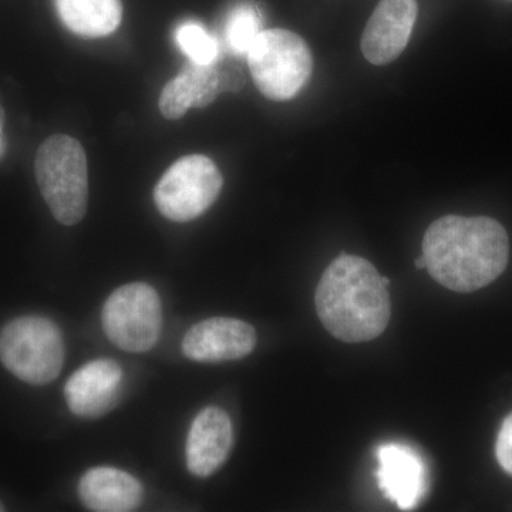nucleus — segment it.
Wrapping results in <instances>:
<instances>
[{"label":"nucleus","mask_w":512,"mask_h":512,"mask_svg":"<svg viewBox=\"0 0 512 512\" xmlns=\"http://www.w3.org/2000/svg\"><path fill=\"white\" fill-rule=\"evenodd\" d=\"M426 268L444 288L474 292L493 284L508 265L510 239L500 222L487 217L447 215L423 238Z\"/></svg>","instance_id":"1"},{"label":"nucleus","mask_w":512,"mask_h":512,"mask_svg":"<svg viewBox=\"0 0 512 512\" xmlns=\"http://www.w3.org/2000/svg\"><path fill=\"white\" fill-rule=\"evenodd\" d=\"M390 281L372 262L342 254L323 272L316 289V311L330 335L346 343L379 338L389 325Z\"/></svg>","instance_id":"2"},{"label":"nucleus","mask_w":512,"mask_h":512,"mask_svg":"<svg viewBox=\"0 0 512 512\" xmlns=\"http://www.w3.org/2000/svg\"><path fill=\"white\" fill-rule=\"evenodd\" d=\"M37 185L53 217L72 227L89 205L86 151L76 138L57 134L43 141L35 158Z\"/></svg>","instance_id":"3"},{"label":"nucleus","mask_w":512,"mask_h":512,"mask_svg":"<svg viewBox=\"0 0 512 512\" xmlns=\"http://www.w3.org/2000/svg\"><path fill=\"white\" fill-rule=\"evenodd\" d=\"M64 355L62 332L42 316H20L0 330V362L22 382H53L62 372Z\"/></svg>","instance_id":"4"},{"label":"nucleus","mask_w":512,"mask_h":512,"mask_svg":"<svg viewBox=\"0 0 512 512\" xmlns=\"http://www.w3.org/2000/svg\"><path fill=\"white\" fill-rule=\"evenodd\" d=\"M247 59L256 87L269 100H291L311 79V49L291 30H262Z\"/></svg>","instance_id":"5"},{"label":"nucleus","mask_w":512,"mask_h":512,"mask_svg":"<svg viewBox=\"0 0 512 512\" xmlns=\"http://www.w3.org/2000/svg\"><path fill=\"white\" fill-rule=\"evenodd\" d=\"M224 178L217 164L202 154L175 161L154 190L157 210L167 220L188 222L201 217L217 201Z\"/></svg>","instance_id":"6"},{"label":"nucleus","mask_w":512,"mask_h":512,"mask_svg":"<svg viewBox=\"0 0 512 512\" xmlns=\"http://www.w3.org/2000/svg\"><path fill=\"white\" fill-rule=\"evenodd\" d=\"M103 329L117 348L131 353L153 349L160 339L163 309L153 286L134 282L116 289L104 303Z\"/></svg>","instance_id":"7"},{"label":"nucleus","mask_w":512,"mask_h":512,"mask_svg":"<svg viewBox=\"0 0 512 512\" xmlns=\"http://www.w3.org/2000/svg\"><path fill=\"white\" fill-rule=\"evenodd\" d=\"M417 13L416 0H380L363 32V56L376 66L396 60L409 45Z\"/></svg>","instance_id":"8"},{"label":"nucleus","mask_w":512,"mask_h":512,"mask_svg":"<svg viewBox=\"0 0 512 512\" xmlns=\"http://www.w3.org/2000/svg\"><path fill=\"white\" fill-rule=\"evenodd\" d=\"M255 346L256 332L249 323L234 318H211L188 330L183 353L194 362L220 363L242 359Z\"/></svg>","instance_id":"9"},{"label":"nucleus","mask_w":512,"mask_h":512,"mask_svg":"<svg viewBox=\"0 0 512 512\" xmlns=\"http://www.w3.org/2000/svg\"><path fill=\"white\" fill-rule=\"evenodd\" d=\"M124 373L119 363L96 359L73 373L64 386L70 412L84 419L109 413L120 399Z\"/></svg>","instance_id":"10"},{"label":"nucleus","mask_w":512,"mask_h":512,"mask_svg":"<svg viewBox=\"0 0 512 512\" xmlns=\"http://www.w3.org/2000/svg\"><path fill=\"white\" fill-rule=\"evenodd\" d=\"M234 443L231 419L220 407H205L192 421L185 446L187 467L194 476L210 477L227 461Z\"/></svg>","instance_id":"11"},{"label":"nucleus","mask_w":512,"mask_h":512,"mask_svg":"<svg viewBox=\"0 0 512 512\" xmlns=\"http://www.w3.org/2000/svg\"><path fill=\"white\" fill-rule=\"evenodd\" d=\"M379 487L402 510H412L426 493V468L412 448L386 444L377 450Z\"/></svg>","instance_id":"12"},{"label":"nucleus","mask_w":512,"mask_h":512,"mask_svg":"<svg viewBox=\"0 0 512 512\" xmlns=\"http://www.w3.org/2000/svg\"><path fill=\"white\" fill-rule=\"evenodd\" d=\"M79 497L90 511L130 512L143 503L144 488L126 471L96 467L80 480Z\"/></svg>","instance_id":"13"},{"label":"nucleus","mask_w":512,"mask_h":512,"mask_svg":"<svg viewBox=\"0 0 512 512\" xmlns=\"http://www.w3.org/2000/svg\"><path fill=\"white\" fill-rule=\"evenodd\" d=\"M55 6L63 25L87 39L111 35L123 19L121 0H55Z\"/></svg>","instance_id":"14"},{"label":"nucleus","mask_w":512,"mask_h":512,"mask_svg":"<svg viewBox=\"0 0 512 512\" xmlns=\"http://www.w3.org/2000/svg\"><path fill=\"white\" fill-rule=\"evenodd\" d=\"M262 32V16L252 3H238L229 10L224 23V42L227 52L235 57H247Z\"/></svg>","instance_id":"15"},{"label":"nucleus","mask_w":512,"mask_h":512,"mask_svg":"<svg viewBox=\"0 0 512 512\" xmlns=\"http://www.w3.org/2000/svg\"><path fill=\"white\" fill-rule=\"evenodd\" d=\"M175 43L181 52L198 64H212L220 57V42L205 26L195 20L181 23L174 33Z\"/></svg>","instance_id":"16"},{"label":"nucleus","mask_w":512,"mask_h":512,"mask_svg":"<svg viewBox=\"0 0 512 512\" xmlns=\"http://www.w3.org/2000/svg\"><path fill=\"white\" fill-rule=\"evenodd\" d=\"M158 107L167 120H180L191 107H195L194 93L183 73H178L165 84Z\"/></svg>","instance_id":"17"},{"label":"nucleus","mask_w":512,"mask_h":512,"mask_svg":"<svg viewBox=\"0 0 512 512\" xmlns=\"http://www.w3.org/2000/svg\"><path fill=\"white\" fill-rule=\"evenodd\" d=\"M495 453H497L500 466L512 476V413L504 420L503 427L498 434Z\"/></svg>","instance_id":"18"},{"label":"nucleus","mask_w":512,"mask_h":512,"mask_svg":"<svg viewBox=\"0 0 512 512\" xmlns=\"http://www.w3.org/2000/svg\"><path fill=\"white\" fill-rule=\"evenodd\" d=\"M218 77H220V90L222 92H239L244 87L245 79L241 69L232 64L220 63L217 60Z\"/></svg>","instance_id":"19"},{"label":"nucleus","mask_w":512,"mask_h":512,"mask_svg":"<svg viewBox=\"0 0 512 512\" xmlns=\"http://www.w3.org/2000/svg\"><path fill=\"white\" fill-rule=\"evenodd\" d=\"M5 121H6V113L3 110V107L0 106V158L5 156L6 153V138H5Z\"/></svg>","instance_id":"20"},{"label":"nucleus","mask_w":512,"mask_h":512,"mask_svg":"<svg viewBox=\"0 0 512 512\" xmlns=\"http://www.w3.org/2000/svg\"><path fill=\"white\" fill-rule=\"evenodd\" d=\"M416 266H417V269L426 268V261H424L423 256H420V258L416 259Z\"/></svg>","instance_id":"21"},{"label":"nucleus","mask_w":512,"mask_h":512,"mask_svg":"<svg viewBox=\"0 0 512 512\" xmlns=\"http://www.w3.org/2000/svg\"><path fill=\"white\" fill-rule=\"evenodd\" d=\"M5 511V505L2 504V501H0V512Z\"/></svg>","instance_id":"22"}]
</instances>
